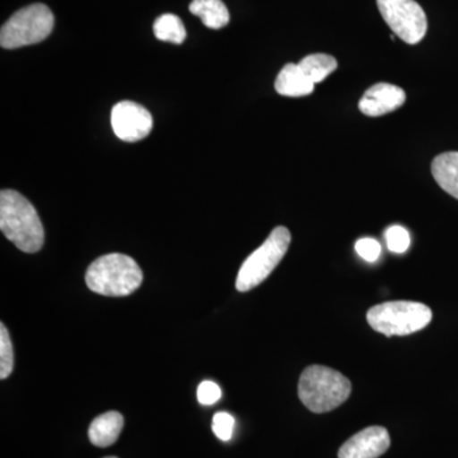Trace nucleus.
<instances>
[{"label":"nucleus","mask_w":458,"mask_h":458,"mask_svg":"<svg viewBox=\"0 0 458 458\" xmlns=\"http://www.w3.org/2000/svg\"><path fill=\"white\" fill-rule=\"evenodd\" d=\"M0 229L21 251L35 254L44 246L45 231L35 207L14 190L0 194Z\"/></svg>","instance_id":"nucleus-1"},{"label":"nucleus","mask_w":458,"mask_h":458,"mask_svg":"<svg viewBox=\"0 0 458 458\" xmlns=\"http://www.w3.org/2000/svg\"><path fill=\"white\" fill-rule=\"evenodd\" d=\"M143 271L128 255L101 256L89 265L86 283L90 291L107 297H125L140 289Z\"/></svg>","instance_id":"nucleus-2"},{"label":"nucleus","mask_w":458,"mask_h":458,"mask_svg":"<svg viewBox=\"0 0 458 458\" xmlns=\"http://www.w3.org/2000/svg\"><path fill=\"white\" fill-rule=\"evenodd\" d=\"M351 393V381L337 370L325 366L307 367L298 384V396L304 406L316 414L339 408Z\"/></svg>","instance_id":"nucleus-3"},{"label":"nucleus","mask_w":458,"mask_h":458,"mask_svg":"<svg viewBox=\"0 0 458 458\" xmlns=\"http://www.w3.org/2000/svg\"><path fill=\"white\" fill-rule=\"evenodd\" d=\"M433 313L423 303L394 301L377 304L367 313V321L373 330L386 336H405L426 328Z\"/></svg>","instance_id":"nucleus-4"},{"label":"nucleus","mask_w":458,"mask_h":458,"mask_svg":"<svg viewBox=\"0 0 458 458\" xmlns=\"http://www.w3.org/2000/svg\"><path fill=\"white\" fill-rule=\"evenodd\" d=\"M53 12L47 5L31 4L20 9L2 27L0 31V45L3 49H18L38 44L49 38L53 32Z\"/></svg>","instance_id":"nucleus-5"},{"label":"nucleus","mask_w":458,"mask_h":458,"mask_svg":"<svg viewBox=\"0 0 458 458\" xmlns=\"http://www.w3.org/2000/svg\"><path fill=\"white\" fill-rule=\"evenodd\" d=\"M291 241V232L288 228H274L267 241L246 259L238 271L237 291L249 292L260 285L283 260Z\"/></svg>","instance_id":"nucleus-6"},{"label":"nucleus","mask_w":458,"mask_h":458,"mask_svg":"<svg viewBox=\"0 0 458 458\" xmlns=\"http://www.w3.org/2000/svg\"><path fill=\"white\" fill-rule=\"evenodd\" d=\"M377 7L394 35L406 44H419L426 38V12L415 0H377Z\"/></svg>","instance_id":"nucleus-7"},{"label":"nucleus","mask_w":458,"mask_h":458,"mask_svg":"<svg viewBox=\"0 0 458 458\" xmlns=\"http://www.w3.org/2000/svg\"><path fill=\"white\" fill-rule=\"evenodd\" d=\"M111 126L119 140L134 143L149 135L153 128L152 114L140 104L122 101L111 111Z\"/></svg>","instance_id":"nucleus-8"},{"label":"nucleus","mask_w":458,"mask_h":458,"mask_svg":"<svg viewBox=\"0 0 458 458\" xmlns=\"http://www.w3.org/2000/svg\"><path fill=\"white\" fill-rule=\"evenodd\" d=\"M390 445V436L385 428H366L344 443L339 458H378L386 454Z\"/></svg>","instance_id":"nucleus-9"},{"label":"nucleus","mask_w":458,"mask_h":458,"mask_svg":"<svg viewBox=\"0 0 458 458\" xmlns=\"http://www.w3.org/2000/svg\"><path fill=\"white\" fill-rule=\"evenodd\" d=\"M405 101V90L400 87L390 83H377L364 93L358 107L367 116L378 117L393 113L403 106Z\"/></svg>","instance_id":"nucleus-10"},{"label":"nucleus","mask_w":458,"mask_h":458,"mask_svg":"<svg viewBox=\"0 0 458 458\" xmlns=\"http://www.w3.org/2000/svg\"><path fill=\"white\" fill-rule=\"evenodd\" d=\"M276 90L285 98H303L311 95L315 83L303 73L298 64H286L276 80Z\"/></svg>","instance_id":"nucleus-11"},{"label":"nucleus","mask_w":458,"mask_h":458,"mask_svg":"<svg viewBox=\"0 0 458 458\" xmlns=\"http://www.w3.org/2000/svg\"><path fill=\"white\" fill-rule=\"evenodd\" d=\"M123 427V418L120 412L108 411L99 415L90 424L89 436L92 445L108 447L119 438Z\"/></svg>","instance_id":"nucleus-12"},{"label":"nucleus","mask_w":458,"mask_h":458,"mask_svg":"<svg viewBox=\"0 0 458 458\" xmlns=\"http://www.w3.org/2000/svg\"><path fill=\"white\" fill-rule=\"evenodd\" d=\"M434 180L451 197L458 200V152H445L432 162Z\"/></svg>","instance_id":"nucleus-13"},{"label":"nucleus","mask_w":458,"mask_h":458,"mask_svg":"<svg viewBox=\"0 0 458 458\" xmlns=\"http://www.w3.org/2000/svg\"><path fill=\"white\" fill-rule=\"evenodd\" d=\"M190 12L200 18L208 29L221 30L231 20L227 7L222 0H192Z\"/></svg>","instance_id":"nucleus-14"},{"label":"nucleus","mask_w":458,"mask_h":458,"mask_svg":"<svg viewBox=\"0 0 458 458\" xmlns=\"http://www.w3.org/2000/svg\"><path fill=\"white\" fill-rule=\"evenodd\" d=\"M298 65L313 83H321L336 71L337 62L335 57L327 54H312L303 57Z\"/></svg>","instance_id":"nucleus-15"},{"label":"nucleus","mask_w":458,"mask_h":458,"mask_svg":"<svg viewBox=\"0 0 458 458\" xmlns=\"http://www.w3.org/2000/svg\"><path fill=\"white\" fill-rule=\"evenodd\" d=\"M156 38L165 42L180 45L185 41L186 30L180 17L174 14H162L153 25Z\"/></svg>","instance_id":"nucleus-16"},{"label":"nucleus","mask_w":458,"mask_h":458,"mask_svg":"<svg viewBox=\"0 0 458 458\" xmlns=\"http://www.w3.org/2000/svg\"><path fill=\"white\" fill-rule=\"evenodd\" d=\"M14 352L4 324L0 325V379H7L13 372Z\"/></svg>","instance_id":"nucleus-17"},{"label":"nucleus","mask_w":458,"mask_h":458,"mask_svg":"<svg viewBox=\"0 0 458 458\" xmlns=\"http://www.w3.org/2000/svg\"><path fill=\"white\" fill-rule=\"evenodd\" d=\"M386 242L390 251L394 254H403L410 246L409 232L401 225H391L386 229Z\"/></svg>","instance_id":"nucleus-18"},{"label":"nucleus","mask_w":458,"mask_h":458,"mask_svg":"<svg viewBox=\"0 0 458 458\" xmlns=\"http://www.w3.org/2000/svg\"><path fill=\"white\" fill-rule=\"evenodd\" d=\"M234 429V418L228 412H218L213 418V432L223 442L232 438Z\"/></svg>","instance_id":"nucleus-19"},{"label":"nucleus","mask_w":458,"mask_h":458,"mask_svg":"<svg viewBox=\"0 0 458 458\" xmlns=\"http://www.w3.org/2000/svg\"><path fill=\"white\" fill-rule=\"evenodd\" d=\"M355 251L363 260L376 262L381 255V245L373 238H361L355 243Z\"/></svg>","instance_id":"nucleus-20"},{"label":"nucleus","mask_w":458,"mask_h":458,"mask_svg":"<svg viewBox=\"0 0 458 458\" xmlns=\"http://www.w3.org/2000/svg\"><path fill=\"white\" fill-rule=\"evenodd\" d=\"M222 397V390L216 382L204 381L198 387V400L201 405L210 406L218 403Z\"/></svg>","instance_id":"nucleus-21"},{"label":"nucleus","mask_w":458,"mask_h":458,"mask_svg":"<svg viewBox=\"0 0 458 458\" xmlns=\"http://www.w3.org/2000/svg\"><path fill=\"white\" fill-rule=\"evenodd\" d=\"M106 458H117V457H106Z\"/></svg>","instance_id":"nucleus-22"}]
</instances>
